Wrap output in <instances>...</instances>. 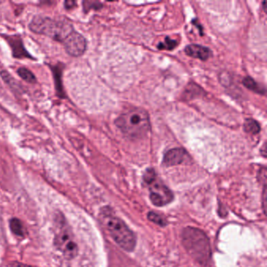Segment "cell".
<instances>
[{
  "instance_id": "6da1fadb",
  "label": "cell",
  "mask_w": 267,
  "mask_h": 267,
  "mask_svg": "<svg viewBox=\"0 0 267 267\" xmlns=\"http://www.w3.org/2000/svg\"><path fill=\"white\" fill-rule=\"evenodd\" d=\"M100 219L111 238L121 248L127 252L134 251L136 244L135 234L127 227L124 221L114 215L108 207L101 209Z\"/></svg>"
},
{
  "instance_id": "7a4b0ae2",
  "label": "cell",
  "mask_w": 267,
  "mask_h": 267,
  "mask_svg": "<svg viewBox=\"0 0 267 267\" xmlns=\"http://www.w3.org/2000/svg\"><path fill=\"white\" fill-rule=\"evenodd\" d=\"M28 27L34 33L46 35L60 43H64L75 31L72 24L68 20L53 19L39 15L34 17Z\"/></svg>"
},
{
  "instance_id": "3957f363",
  "label": "cell",
  "mask_w": 267,
  "mask_h": 267,
  "mask_svg": "<svg viewBox=\"0 0 267 267\" xmlns=\"http://www.w3.org/2000/svg\"><path fill=\"white\" fill-rule=\"evenodd\" d=\"M115 125L130 138H142L151 128L149 115L146 110L140 108L133 109L122 114L117 118Z\"/></svg>"
},
{
  "instance_id": "277c9868",
  "label": "cell",
  "mask_w": 267,
  "mask_h": 267,
  "mask_svg": "<svg viewBox=\"0 0 267 267\" xmlns=\"http://www.w3.org/2000/svg\"><path fill=\"white\" fill-rule=\"evenodd\" d=\"M183 244L188 253L200 264H205L211 259V246L203 231L187 227L182 234Z\"/></svg>"
},
{
  "instance_id": "5b68a950",
  "label": "cell",
  "mask_w": 267,
  "mask_h": 267,
  "mask_svg": "<svg viewBox=\"0 0 267 267\" xmlns=\"http://www.w3.org/2000/svg\"><path fill=\"white\" fill-rule=\"evenodd\" d=\"M143 180L149 188L150 199L153 205L161 207L172 202L174 195L165 184L158 178L154 169L149 168L146 171Z\"/></svg>"
},
{
  "instance_id": "8992f818",
  "label": "cell",
  "mask_w": 267,
  "mask_h": 267,
  "mask_svg": "<svg viewBox=\"0 0 267 267\" xmlns=\"http://www.w3.org/2000/svg\"><path fill=\"white\" fill-rule=\"evenodd\" d=\"M54 244L56 248L68 259H73L78 254V246L73 234L63 217H56Z\"/></svg>"
},
{
  "instance_id": "52a82bcc",
  "label": "cell",
  "mask_w": 267,
  "mask_h": 267,
  "mask_svg": "<svg viewBox=\"0 0 267 267\" xmlns=\"http://www.w3.org/2000/svg\"><path fill=\"white\" fill-rule=\"evenodd\" d=\"M63 43L67 53L70 56L76 57L84 54L87 47V43L85 37L76 31H74Z\"/></svg>"
},
{
  "instance_id": "ba28073f",
  "label": "cell",
  "mask_w": 267,
  "mask_h": 267,
  "mask_svg": "<svg viewBox=\"0 0 267 267\" xmlns=\"http://www.w3.org/2000/svg\"><path fill=\"white\" fill-rule=\"evenodd\" d=\"M5 39L10 45L14 57L21 59L33 58L24 47L23 42H22L21 36H18V35H7Z\"/></svg>"
},
{
  "instance_id": "9c48e42d",
  "label": "cell",
  "mask_w": 267,
  "mask_h": 267,
  "mask_svg": "<svg viewBox=\"0 0 267 267\" xmlns=\"http://www.w3.org/2000/svg\"><path fill=\"white\" fill-rule=\"evenodd\" d=\"M188 159L187 151L183 148L171 149L165 154L163 159V164L165 166H174L180 165Z\"/></svg>"
},
{
  "instance_id": "30bf717a",
  "label": "cell",
  "mask_w": 267,
  "mask_h": 267,
  "mask_svg": "<svg viewBox=\"0 0 267 267\" xmlns=\"http://www.w3.org/2000/svg\"><path fill=\"white\" fill-rule=\"evenodd\" d=\"M184 51L188 56L194 58L200 59L201 60H208L212 56V51H210V49L203 46H200V45H189L185 48Z\"/></svg>"
},
{
  "instance_id": "8fae6325",
  "label": "cell",
  "mask_w": 267,
  "mask_h": 267,
  "mask_svg": "<svg viewBox=\"0 0 267 267\" xmlns=\"http://www.w3.org/2000/svg\"><path fill=\"white\" fill-rule=\"evenodd\" d=\"M10 227L12 232L19 237L26 236V230L22 221L17 218H14L10 221Z\"/></svg>"
},
{
  "instance_id": "7c38bea8",
  "label": "cell",
  "mask_w": 267,
  "mask_h": 267,
  "mask_svg": "<svg viewBox=\"0 0 267 267\" xmlns=\"http://www.w3.org/2000/svg\"><path fill=\"white\" fill-rule=\"evenodd\" d=\"M244 129L246 132L252 134V135L259 134L260 130H261L260 124L252 118H247L246 119L245 122H244Z\"/></svg>"
},
{
  "instance_id": "4fadbf2b",
  "label": "cell",
  "mask_w": 267,
  "mask_h": 267,
  "mask_svg": "<svg viewBox=\"0 0 267 267\" xmlns=\"http://www.w3.org/2000/svg\"><path fill=\"white\" fill-rule=\"evenodd\" d=\"M243 84L244 86L251 89L252 91L256 92L257 93H261V94H265L266 90L264 88L261 87V85L256 82L255 80H252V78L246 77L243 80Z\"/></svg>"
},
{
  "instance_id": "5bb4252c",
  "label": "cell",
  "mask_w": 267,
  "mask_h": 267,
  "mask_svg": "<svg viewBox=\"0 0 267 267\" xmlns=\"http://www.w3.org/2000/svg\"><path fill=\"white\" fill-rule=\"evenodd\" d=\"M17 72H18V76L27 82H29V83H35L36 82V78L30 70L25 68H18Z\"/></svg>"
},
{
  "instance_id": "9a60e30c",
  "label": "cell",
  "mask_w": 267,
  "mask_h": 267,
  "mask_svg": "<svg viewBox=\"0 0 267 267\" xmlns=\"http://www.w3.org/2000/svg\"><path fill=\"white\" fill-rule=\"evenodd\" d=\"M53 74H54L55 84H56V89L58 95L60 97H64L63 95V88L62 83H61V80H60V77H61V68H59L58 66H56V68H53Z\"/></svg>"
},
{
  "instance_id": "2e32d148",
  "label": "cell",
  "mask_w": 267,
  "mask_h": 267,
  "mask_svg": "<svg viewBox=\"0 0 267 267\" xmlns=\"http://www.w3.org/2000/svg\"><path fill=\"white\" fill-rule=\"evenodd\" d=\"M1 76H2V80L6 81V83L8 84L9 86L14 89H20L19 84L17 82V81L14 80V78L12 77L11 75L9 72H6V71H2L1 72Z\"/></svg>"
},
{
  "instance_id": "e0dca14e",
  "label": "cell",
  "mask_w": 267,
  "mask_h": 267,
  "mask_svg": "<svg viewBox=\"0 0 267 267\" xmlns=\"http://www.w3.org/2000/svg\"><path fill=\"white\" fill-rule=\"evenodd\" d=\"M178 46V42L171 39L169 37H167L164 43H160L159 45V49L160 50H167V51H172L173 49L176 48Z\"/></svg>"
},
{
  "instance_id": "ac0fdd59",
  "label": "cell",
  "mask_w": 267,
  "mask_h": 267,
  "mask_svg": "<svg viewBox=\"0 0 267 267\" xmlns=\"http://www.w3.org/2000/svg\"><path fill=\"white\" fill-rule=\"evenodd\" d=\"M147 217H148L150 220L152 221L153 223H156V224L159 225V226H161V227H165V225L167 224L165 218H163L161 215H159L157 213H153V212L148 213Z\"/></svg>"
},
{
  "instance_id": "d6986e66",
  "label": "cell",
  "mask_w": 267,
  "mask_h": 267,
  "mask_svg": "<svg viewBox=\"0 0 267 267\" xmlns=\"http://www.w3.org/2000/svg\"><path fill=\"white\" fill-rule=\"evenodd\" d=\"M83 4L84 11L88 12L92 9H100L102 7V4L100 2H96V1H84L82 2Z\"/></svg>"
},
{
  "instance_id": "ffe728a7",
  "label": "cell",
  "mask_w": 267,
  "mask_h": 267,
  "mask_svg": "<svg viewBox=\"0 0 267 267\" xmlns=\"http://www.w3.org/2000/svg\"><path fill=\"white\" fill-rule=\"evenodd\" d=\"M76 6V2L73 0H68V1L64 2V7L66 8L67 10H71Z\"/></svg>"
},
{
  "instance_id": "44dd1931",
  "label": "cell",
  "mask_w": 267,
  "mask_h": 267,
  "mask_svg": "<svg viewBox=\"0 0 267 267\" xmlns=\"http://www.w3.org/2000/svg\"><path fill=\"white\" fill-rule=\"evenodd\" d=\"M12 267H31L30 266L26 265V264H19V263H16V264H13Z\"/></svg>"
}]
</instances>
